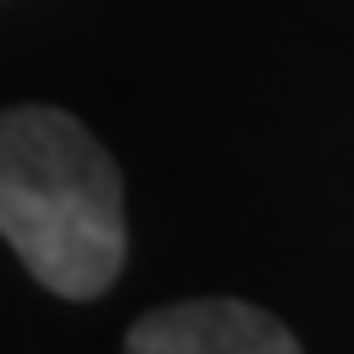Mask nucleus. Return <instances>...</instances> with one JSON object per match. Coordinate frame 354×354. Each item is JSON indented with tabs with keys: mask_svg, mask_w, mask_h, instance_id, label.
<instances>
[{
	"mask_svg": "<svg viewBox=\"0 0 354 354\" xmlns=\"http://www.w3.org/2000/svg\"><path fill=\"white\" fill-rule=\"evenodd\" d=\"M127 354H304L293 332L238 299H188L149 310L127 332Z\"/></svg>",
	"mask_w": 354,
	"mask_h": 354,
	"instance_id": "obj_2",
	"label": "nucleus"
},
{
	"mask_svg": "<svg viewBox=\"0 0 354 354\" xmlns=\"http://www.w3.org/2000/svg\"><path fill=\"white\" fill-rule=\"evenodd\" d=\"M0 238L61 299H94L116 282L122 177L83 122L50 105L0 116Z\"/></svg>",
	"mask_w": 354,
	"mask_h": 354,
	"instance_id": "obj_1",
	"label": "nucleus"
}]
</instances>
